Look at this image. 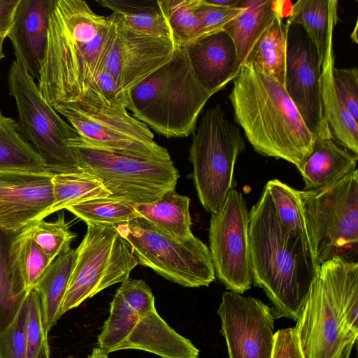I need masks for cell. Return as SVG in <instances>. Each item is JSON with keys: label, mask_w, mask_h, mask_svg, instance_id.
Wrapping results in <instances>:
<instances>
[{"label": "cell", "mask_w": 358, "mask_h": 358, "mask_svg": "<svg viewBox=\"0 0 358 358\" xmlns=\"http://www.w3.org/2000/svg\"><path fill=\"white\" fill-rule=\"evenodd\" d=\"M320 73L311 41L300 26L289 24L284 88L315 140L332 137L323 113Z\"/></svg>", "instance_id": "obj_15"}, {"label": "cell", "mask_w": 358, "mask_h": 358, "mask_svg": "<svg viewBox=\"0 0 358 358\" xmlns=\"http://www.w3.org/2000/svg\"><path fill=\"white\" fill-rule=\"evenodd\" d=\"M27 294L12 322L0 331L1 358H27Z\"/></svg>", "instance_id": "obj_38"}, {"label": "cell", "mask_w": 358, "mask_h": 358, "mask_svg": "<svg viewBox=\"0 0 358 358\" xmlns=\"http://www.w3.org/2000/svg\"><path fill=\"white\" fill-rule=\"evenodd\" d=\"M9 236L0 231V331L12 322L27 294L16 285L10 271L7 255Z\"/></svg>", "instance_id": "obj_35"}, {"label": "cell", "mask_w": 358, "mask_h": 358, "mask_svg": "<svg viewBox=\"0 0 358 358\" xmlns=\"http://www.w3.org/2000/svg\"><path fill=\"white\" fill-rule=\"evenodd\" d=\"M108 355L99 347H96L93 349L88 358H108Z\"/></svg>", "instance_id": "obj_48"}, {"label": "cell", "mask_w": 358, "mask_h": 358, "mask_svg": "<svg viewBox=\"0 0 358 358\" xmlns=\"http://www.w3.org/2000/svg\"><path fill=\"white\" fill-rule=\"evenodd\" d=\"M138 264L187 287L208 286L215 279L209 248L194 234L178 240L138 217L115 225Z\"/></svg>", "instance_id": "obj_10"}, {"label": "cell", "mask_w": 358, "mask_h": 358, "mask_svg": "<svg viewBox=\"0 0 358 358\" xmlns=\"http://www.w3.org/2000/svg\"><path fill=\"white\" fill-rule=\"evenodd\" d=\"M336 92L344 106L358 122V69L357 67L334 69Z\"/></svg>", "instance_id": "obj_42"}, {"label": "cell", "mask_w": 358, "mask_h": 358, "mask_svg": "<svg viewBox=\"0 0 358 358\" xmlns=\"http://www.w3.org/2000/svg\"><path fill=\"white\" fill-rule=\"evenodd\" d=\"M75 259L61 313L128 279L138 261L113 224L87 223Z\"/></svg>", "instance_id": "obj_11"}, {"label": "cell", "mask_w": 358, "mask_h": 358, "mask_svg": "<svg viewBox=\"0 0 358 358\" xmlns=\"http://www.w3.org/2000/svg\"><path fill=\"white\" fill-rule=\"evenodd\" d=\"M48 171L19 123L0 110V171Z\"/></svg>", "instance_id": "obj_29"}, {"label": "cell", "mask_w": 358, "mask_h": 358, "mask_svg": "<svg viewBox=\"0 0 358 358\" xmlns=\"http://www.w3.org/2000/svg\"><path fill=\"white\" fill-rule=\"evenodd\" d=\"M182 48L197 81L213 95L240 73L235 45L224 30L196 38Z\"/></svg>", "instance_id": "obj_19"}, {"label": "cell", "mask_w": 358, "mask_h": 358, "mask_svg": "<svg viewBox=\"0 0 358 358\" xmlns=\"http://www.w3.org/2000/svg\"><path fill=\"white\" fill-rule=\"evenodd\" d=\"M229 358H271L275 317L262 301L229 291L217 309Z\"/></svg>", "instance_id": "obj_14"}, {"label": "cell", "mask_w": 358, "mask_h": 358, "mask_svg": "<svg viewBox=\"0 0 358 358\" xmlns=\"http://www.w3.org/2000/svg\"><path fill=\"white\" fill-rule=\"evenodd\" d=\"M117 14L128 28L136 33L171 39L169 25L161 10L132 14Z\"/></svg>", "instance_id": "obj_40"}, {"label": "cell", "mask_w": 358, "mask_h": 358, "mask_svg": "<svg viewBox=\"0 0 358 358\" xmlns=\"http://www.w3.org/2000/svg\"><path fill=\"white\" fill-rule=\"evenodd\" d=\"M5 38L0 36V61L5 57V55L3 51V44Z\"/></svg>", "instance_id": "obj_49"}, {"label": "cell", "mask_w": 358, "mask_h": 358, "mask_svg": "<svg viewBox=\"0 0 358 358\" xmlns=\"http://www.w3.org/2000/svg\"><path fill=\"white\" fill-rule=\"evenodd\" d=\"M317 266L336 256L355 261L358 243L357 170L324 187L299 190ZM357 262V261H356Z\"/></svg>", "instance_id": "obj_9"}, {"label": "cell", "mask_w": 358, "mask_h": 358, "mask_svg": "<svg viewBox=\"0 0 358 358\" xmlns=\"http://www.w3.org/2000/svg\"><path fill=\"white\" fill-rule=\"evenodd\" d=\"M55 0H19L7 37L15 61L34 78L45 59L50 20Z\"/></svg>", "instance_id": "obj_18"}, {"label": "cell", "mask_w": 358, "mask_h": 358, "mask_svg": "<svg viewBox=\"0 0 358 358\" xmlns=\"http://www.w3.org/2000/svg\"><path fill=\"white\" fill-rule=\"evenodd\" d=\"M229 99L234 120L255 150L299 170L315 141L284 87L252 65L241 66Z\"/></svg>", "instance_id": "obj_3"}, {"label": "cell", "mask_w": 358, "mask_h": 358, "mask_svg": "<svg viewBox=\"0 0 358 358\" xmlns=\"http://www.w3.org/2000/svg\"><path fill=\"white\" fill-rule=\"evenodd\" d=\"M7 255L13 278L24 292L36 287L54 262L32 238L29 227L9 236Z\"/></svg>", "instance_id": "obj_24"}, {"label": "cell", "mask_w": 358, "mask_h": 358, "mask_svg": "<svg viewBox=\"0 0 358 358\" xmlns=\"http://www.w3.org/2000/svg\"><path fill=\"white\" fill-rule=\"evenodd\" d=\"M26 339L27 358H49L48 334L43 326L41 301L35 288L27 292Z\"/></svg>", "instance_id": "obj_37"}, {"label": "cell", "mask_w": 358, "mask_h": 358, "mask_svg": "<svg viewBox=\"0 0 358 358\" xmlns=\"http://www.w3.org/2000/svg\"><path fill=\"white\" fill-rule=\"evenodd\" d=\"M287 1L243 0L244 11L223 28L232 39L238 63L241 67L252 47L271 25L275 17L283 14L288 17L292 7Z\"/></svg>", "instance_id": "obj_23"}, {"label": "cell", "mask_w": 358, "mask_h": 358, "mask_svg": "<svg viewBox=\"0 0 358 358\" xmlns=\"http://www.w3.org/2000/svg\"><path fill=\"white\" fill-rule=\"evenodd\" d=\"M303 358H343L358 336V263L336 256L317 270L293 327Z\"/></svg>", "instance_id": "obj_4"}, {"label": "cell", "mask_w": 358, "mask_h": 358, "mask_svg": "<svg viewBox=\"0 0 358 358\" xmlns=\"http://www.w3.org/2000/svg\"><path fill=\"white\" fill-rule=\"evenodd\" d=\"M176 47H184L197 38L199 22L196 8L199 0L158 1Z\"/></svg>", "instance_id": "obj_33"}, {"label": "cell", "mask_w": 358, "mask_h": 358, "mask_svg": "<svg viewBox=\"0 0 358 358\" xmlns=\"http://www.w3.org/2000/svg\"><path fill=\"white\" fill-rule=\"evenodd\" d=\"M8 86L17 106L22 133L43 159L50 173L78 168L67 141L78 136L42 96L38 85L15 60L8 73Z\"/></svg>", "instance_id": "obj_12"}, {"label": "cell", "mask_w": 358, "mask_h": 358, "mask_svg": "<svg viewBox=\"0 0 358 358\" xmlns=\"http://www.w3.org/2000/svg\"><path fill=\"white\" fill-rule=\"evenodd\" d=\"M271 358H303L293 327L275 331Z\"/></svg>", "instance_id": "obj_44"}, {"label": "cell", "mask_w": 358, "mask_h": 358, "mask_svg": "<svg viewBox=\"0 0 358 358\" xmlns=\"http://www.w3.org/2000/svg\"><path fill=\"white\" fill-rule=\"evenodd\" d=\"M249 238L253 284L275 319L296 322L318 266L303 240L281 224L265 189L249 212Z\"/></svg>", "instance_id": "obj_2"}, {"label": "cell", "mask_w": 358, "mask_h": 358, "mask_svg": "<svg viewBox=\"0 0 358 358\" xmlns=\"http://www.w3.org/2000/svg\"><path fill=\"white\" fill-rule=\"evenodd\" d=\"M74 259L75 250L71 248L60 255L35 287L39 295L43 326L48 334L62 316V306Z\"/></svg>", "instance_id": "obj_28"}, {"label": "cell", "mask_w": 358, "mask_h": 358, "mask_svg": "<svg viewBox=\"0 0 358 358\" xmlns=\"http://www.w3.org/2000/svg\"><path fill=\"white\" fill-rule=\"evenodd\" d=\"M189 201L188 196L171 189L154 201L135 204L134 208L139 217L172 237L185 241L193 235Z\"/></svg>", "instance_id": "obj_25"}, {"label": "cell", "mask_w": 358, "mask_h": 358, "mask_svg": "<svg viewBox=\"0 0 358 358\" xmlns=\"http://www.w3.org/2000/svg\"><path fill=\"white\" fill-rule=\"evenodd\" d=\"M358 155L338 144L332 137L315 141L310 155L299 171L303 180V190L330 185L356 170Z\"/></svg>", "instance_id": "obj_22"}, {"label": "cell", "mask_w": 358, "mask_h": 358, "mask_svg": "<svg viewBox=\"0 0 358 358\" xmlns=\"http://www.w3.org/2000/svg\"><path fill=\"white\" fill-rule=\"evenodd\" d=\"M52 185L54 203L49 215L71 206L110 195L99 177L83 169L55 173Z\"/></svg>", "instance_id": "obj_30"}, {"label": "cell", "mask_w": 358, "mask_h": 358, "mask_svg": "<svg viewBox=\"0 0 358 358\" xmlns=\"http://www.w3.org/2000/svg\"><path fill=\"white\" fill-rule=\"evenodd\" d=\"M336 23L332 24L329 31L326 52L321 66L322 104L325 120L334 141L358 155V122L344 106L336 92L334 79L336 56L333 36Z\"/></svg>", "instance_id": "obj_20"}, {"label": "cell", "mask_w": 358, "mask_h": 358, "mask_svg": "<svg viewBox=\"0 0 358 358\" xmlns=\"http://www.w3.org/2000/svg\"><path fill=\"white\" fill-rule=\"evenodd\" d=\"M0 358H1V357H0Z\"/></svg>", "instance_id": "obj_52"}, {"label": "cell", "mask_w": 358, "mask_h": 358, "mask_svg": "<svg viewBox=\"0 0 358 358\" xmlns=\"http://www.w3.org/2000/svg\"><path fill=\"white\" fill-rule=\"evenodd\" d=\"M52 176L48 171H0V231L13 236L49 215Z\"/></svg>", "instance_id": "obj_16"}, {"label": "cell", "mask_w": 358, "mask_h": 358, "mask_svg": "<svg viewBox=\"0 0 358 358\" xmlns=\"http://www.w3.org/2000/svg\"><path fill=\"white\" fill-rule=\"evenodd\" d=\"M208 238L215 276L230 291L250 289L249 212L241 192L232 189L220 210L211 214Z\"/></svg>", "instance_id": "obj_13"}, {"label": "cell", "mask_w": 358, "mask_h": 358, "mask_svg": "<svg viewBox=\"0 0 358 358\" xmlns=\"http://www.w3.org/2000/svg\"><path fill=\"white\" fill-rule=\"evenodd\" d=\"M113 13L115 16V33L103 69L127 92L165 64L177 47L171 38L132 31L117 13Z\"/></svg>", "instance_id": "obj_17"}, {"label": "cell", "mask_w": 358, "mask_h": 358, "mask_svg": "<svg viewBox=\"0 0 358 358\" xmlns=\"http://www.w3.org/2000/svg\"><path fill=\"white\" fill-rule=\"evenodd\" d=\"M92 83L96 85L109 105L127 108V92L120 87L114 78L106 70L102 69Z\"/></svg>", "instance_id": "obj_43"}, {"label": "cell", "mask_w": 358, "mask_h": 358, "mask_svg": "<svg viewBox=\"0 0 358 358\" xmlns=\"http://www.w3.org/2000/svg\"><path fill=\"white\" fill-rule=\"evenodd\" d=\"M29 229L32 238L52 261L71 249V243L76 236L70 230L64 213L54 222H35Z\"/></svg>", "instance_id": "obj_36"}, {"label": "cell", "mask_w": 358, "mask_h": 358, "mask_svg": "<svg viewBox=\"0 0 358 358\" xmlns=\"http://www.w3.org/2000/svg\"><path fill=\"white\" fill-rule=\"evenodd\" d=\"M115 24L114 13L98 15L85 1L55 0L37 84L53 108L78 99L88 90L103 67Z\"/></svg>", "instance_id": "obj_1"}, {"label": "cell", "mask_w": 358, "mask_h": 358, "mask_svg": "<svg viewBox=\"0 0 358 358\" xmlns=\"http://www.w3.org/2000/svg\"><path fill=\"white\" fill-rule=\"evenodd\" d=\"M337 0H299L292 4L288 24L300 26L314 46L321 67L331 26L338 21Z\"/></svg>", "instance_id": "obj_26"}, {"label": "cell", "mask_w": 358, "mask_h": 358, "mask_svg": "<svg viewBox=\"0 0 358 358\" xmlns=\"http://www.w3.org/2000/svg\"><path fill=\"white\" fill-rule=\"evenodd\" d=\"M54 108L92 144L145 158L171 159L145 124L131 116L127 108L109 105L94 83L78 99Z\"/></svg>", "instance_id": "obj_7"}, {"label": "cell", "mask_w": 358, "mask_h": 358, "mask_svg": "<svg viewBox=\"0 0 358 358\" xmlns=\"http://www.w3.org/2000/svg\"><path fill=\"white\" fill-rule=\"evenodd\" d=\"M87 223L113 225L128 223L139 217L134 205L110 196L87 201L66 208Z\"/></svg>", "instance_id": "obj_32"}, {"label": "cell", "mask_w": 358, "mask_h": 358, "mask_svg": "<svg viewBox=\"0 0 358 358\" xmlns=\"http://www.w3.org/2000/svg\"><path fill=\"white\" fill-rule=\"evenodd\" d=\"M110 313L98 336V347L109 354L117 351L136 324L138 315L116 292L110 305Z\"/></svg>", "instance_id": "obj_34"}, {"label": "cell", "mask_w": 358, "mask_h": 358, "mask_svg": "<svg viewBox=\"0 0 358 358\" xmlns=\"http://www.w3.org/2000/svg\"><path fill=\"white\" fill-rule=\"evenodd\" d=\"M352 348H353V347L349 348L348 349V350L346 351V352L345 353V355L343 357V358H350Z\"/></svg>", "instance_id": "obj_51"}, {"label": "cell", "mask_w": 358, "mask_h": 358, "mask_svg": "<svg viewBox=\"0 0 358 358\" xmlns=\"http://www.w3.org/2000/svg\"><path fill=\"white\" fill-rule=\"evenodd\" d=\"M278 15L249 52L244 64L253 66L284 87L286 49L289 24ZM243 64V65H244Z\"/></svg>", "instance_id": "obj_27"}, {"label": "cell", "mask_w": 358, "mask_h": 358, "mask_svg": "<svg viewBox=\"0 0 358 358\" xmlns=\"http://www.w3.org/2000/svg\"><path fill=\"white\" fill-rule=\"evenodd\" d=\"M245 149L238 127L229 121L221 106L208 108L194 132L189 157L197 195L207 212H218L234 189L235 164Z\"/></svg>", "instance_id": "obj_8"}, {"label": "cell", "mask_w": 358, "mask_h": 358, "mask_svg": "<svg viewBox=\"0 0 358 358\" xmlns=\"http://www.w3.org/2000/svg\"><path fill=\"white\" fill-rule=\"evenodd\" d=\"M66 145L79 169L99 177L110 197L133 205L154 201L175 189L179 178L171 159L145 158L92 144L79 135Z\"/></svg>", "instance_id": "obj_6"}, {"label": "cell", "mask_w": 358, "mask_h": 358, "mask_svg": "<svg viewBox=\"0 0 358 358\" xmlns=\"http://www.w3.org/2000/svg\"><path fill=\"white\" fill-rule=\"evenodd\" d=\"M117 292L139 317L155 309V296L151 289L141 279L125 280L121 282Z\"/></svg>", "instance_id": "obj_41"}, {"label": "cell", "mask_w": 358, "mask_h": 358, "mask_svg": "<svg viewBox=\"0 0 358 358\" xmlns=\"http://www.w3.org/2000/svg\"><path fill=\"white\" fill-rule=\"evenodd\" d=\"M357 23L356 24L355 27V30L354 31L352 32V34L350 36V38L351 39L353 38L354 37V42L357 43Z\"/></svg>", "instance_id": "obj_50"}, {"label": "cell", "mask_w": 358, "mask_h": 358, "mask_svg": "<svg viewBox=\"0 0 358 358\" xmlns=\"http://www.w3.org/2000/svg\"><path fill=\"white\" fill-rule=\"evenodd\" d=\"M141 350L161 358H198L199 350L173 329L156 309L139 317L134 328L118 350Z\"/></svg>", "instance_id": "obj_21"}, {"label": "cell", "mask_w": 358, "mask_h": 358, "mask_svg": "<svg viewBox=\"0 0 358 358\" xmlns=\"http://www.w3.org/2000/svg\"><path fill=\"white\" fill-rule=\"evenodd\" d=\"M208 3L221 7H236L238 6L241 0H205Z\"/></svg>", "instance_id": "obj_47"}, {"label": "cell", "mask_w": 358, "mask_h": 358, "mask_svg": "<svg viewBox=\"0 0 358 358\" xmlns=\"http://www.w3.org/2000/svg\"><path fill=\"white\" fill-rule=\"evenodd\" d=\"M101 6L108 8L113 13L118 14H132L143 12L159 11L158 1L150 0H101Z\"/></svg>", "instance_id": "obj_45"}, {"label": "cell", "mask_w": 358, "mask_h": 358, "mask_svg": "<svg viewBox=\"0 0 358 358\" xmlns=\"http://www.w3.org/2000/svg\"><path fill=\"white\" fill-rule=\"evenodd\" d=\"M213 94L197 81L187 53L177 47L171 58L127 92L133 117L167 138L194 133Z\"/></svg>", "instance_id": "obj_5"}, {"label": "cell", "mask_w": 358, "mask_h": 358, "mask_svg": "<svg viewBox=\"0 0 358 358\" xmlns=\"http://www.w3.org/2000/svg\"><path fill=\"white\" fill-rule=\"evenodd\" d=\"M245 10L243 0L236 7H221L199 0L196 14L199 22L198 38L223 30L230 21L240 15Z\"/></svg>", "instance_id": "obj_39"}, {"label": "cell", "mask_w": 358, "mask_h": 358, "mask_svg": "<svg viewBox=\"0 0 358 358\" xmlns=\"http://www.w3.org/2000/svg\"><path fill=\"white\" fill-rule=\"evenodd\" d=\"M264 189L269 195L275 214L281 224L299 236L313 252L299 190L278 179L268 181Z\"/></svg>", "instance_id": "obj_31"}, {"label": "cell", "mask_w": 358, "mask_h": 358, "mask_svg": "<svg viewBox=\"0 0 358 358\" xmlns=\"http://www.w3.org/2000/svg\"><path fill=\"white\" fill-rule=\"evenodd\" d=\"M19 0H0V36L6 38Z\"/></svg>", "instance_id": "obj_46"}]
</instances>
